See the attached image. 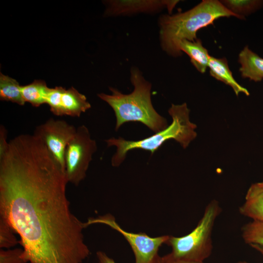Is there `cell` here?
Returning <instances> with one entry per match:
<instances>
[{
  "instance_id": "cell-1",
  "label": "cell",
  "mask_w": 263,
  "mask_h": 263,
  "mask_svg": "<svg viewBox=\"0 0 263 263\" xmlns=\"http://www.w3.org/2000/svg\"><path fill=\"white\" fill-rule=\"evenodd\" d=\"M65 169L35 135L9 142L0 158V215L18 233L29 263H82L84 223L71 211Z\"/></svg>"
},
{
  "instance_id": "cell-2",
  "label": "cell",
  "mask_w": 263,
  "mask_h": 263,
  "mask_svg": "<svg viewBox=\"0 0 263 263\" xmlns=\"http://www.w3.org/2000/svg\"><path fill=\"white\" fill-rule=\"evenodd\" d=\"M231 16L242 19L217 0H204L185 12L163 15L158 20L162 48L172 56H179L182 54L179 48L182 40L195 41L198 30L213 25L219 18Z\"/></svg>"
},
{
  "instance_id": "cell-3",
  "label": "cell",
  "mask_w": 263,
  "mask_h": 263,
  "mask_svg": "<svg viewBox=\"0 0 263 263\" xmlns=\"http://www.w3.org/2000/svg\"><path fill=\"white\" fill-rule=\"evenodd\" d=\"M130 80L133 91L124 94L117 89L110 88L112 94L100 93L98 96L113 109L115 117V130L124 124L139 122L155 133L166 129L168 122L154 109L151 100V84L146 80L139 69L132 67Z\"/></svg>"
},
{
  "instance_id": "cell-4",
  "label": "cell",
  "mask_w": 263,
  "mask_h": 263,
  "mask_svg": "<svg viewBox=\"0 0 263 263\" xmlns=\"http://www.w3.org/2000/svg\"><path fill=\"white\" fill-rule=\"evenodd\" d=\"M169 113L172 119L171 124L154 134L137 141L127 140L119 137L105 140L108 147L114 146L117 150L113 156L111 163L118 167L124 161L128 151L134 149L149 151L153 154L167 140L173 139L186 149L197 136L196 125L189 120L190 110L187 104H171Z\"/></svg>"
},
{
  "instance_id": "cell-5",
  "label": "cell",
  "mask_w": 263,
  "mask_h": 263,
  "mask_svg": "<svg viewBox=\"0 0 263 263\" xmlns=\"http://www.w3.org/2000/svg\"><path fill=\"white\" fill-rule=\"evenodd\" d=\"M222 211L216 200L210 201L196 226L188 234L182 237L169 236L166 244L172 250L173 258L188 261L204 262L211 254L212 233L216 220Z\"/></svg>"
},
{
  "instance_id": "cell-6",
  "label": "cell",
  "mask_w": 263,
  "mask_h": 263,
  "mask_svg": "<svg viewBox=\"0 0 263 263\" xmlns=\"http://www.w3.org/2000/svg\"><path fill=\"white\" fill-rule=\"evenodd\" d=\"M96 150V141L91 138L88 128L84 125L79 126L65 152V171L68 183L77 186L84 179Z\"/></svg>"
},
{
  "instance_id": "cell-7",
  "label": "cell",
  "mask_w": 263,
  "mask_h": 263,
  "mask_svg": "<svg viewBox=\"0 0 263 263\" xmlns=\"http://www.w3.org/2000/svg\"><path fill=\"white\" fill-rule=\"evenodd\" d=\"M94 224H105L121 234L131 246L135 256V263H152L159 255V247L163 244H166L169 238V235L151 237L145 233H134L126 231L110 214L88 219L87 222L84 223L85 227Z\"/></svg>"
},
{
  "instance_id": "cell-8",
  "label": "cell",
  "mask_w": 263,
  "mask_h": 263,
  "mask_svg": "<svg viewBox=\"0 0 263 263\" xmlns=\"http://www.w3.org/2000/svg\"><path fill=\"white\" fill-rule=\"evenodd\" d=\"M77 128L65 121L50 118L37 126L34 135L39 138L65 169V152Z\"/></svg>"
},
{
  "instance_id": "cell-9",
  "label": "cell",
  "mask_w": 263,
  "mask_h": 263,
  "mask_svg": "<svg viewBox=\"0 0 263 263\" xmlns=\"http://www.w3.org/2000/svg\"><path fill=\"white\" fill-rule=\"evenodd\" d=\"M46 104L57 116L79 117L91 107L85 95L73 87L68 89L61 86L50 88Z\"/></svg>"
},
{
  "instance_id": "cell-10",
  "label": "cell",
  "mask_w": 263,
  "mask_h": 263,
  "mask_svg": "<svg viewBox=\"0 0 263 263\" xmlns=\"http://www.w3.org/2000/svg\"><path fill=\"white\" fill-rule=\"evenodd\" d=\"M179 0H110L105 14L107 16L130 15L140 13H151L167 8L169 14Z\"/></svg>"
},
{
  "instance_id": "cell-11",
  "label": "cell",
  "mask_w": 263,
  "mask_h": 263,
  "mask_svg": "<svg viewBox=\"0 0 263 263\" xmlns=\"http://www.w3.org/2000/svg\"><path fill=\"white\" fill-rule=\"evenodd\" d=\"M240 71L243 77L255 82L263 79V58L245 46L239 55Z\"/></svg>"
},
{
  "instance_id": "cell-12",
  "label": "cell",
  "mask_w": 263,
  "mask_h": 263,
  "mask_svg": "<svg viewBox=\"0 0 263 263\" xmlns=\"http://www.w3.org/2000/svg\"><path fill=\"white\" fill-rule=\"evenodd\" d=\"M208 67L209 69L210 75L230 86L236 95H238L241 93L247 96L249 95L248 91L240 85L233 77L225 58H218L210 56Z\"/></svg>"
},
{
  "instance_id": "cell-13",
  "label": "cell",
  "mask_w": 263,
  "mask_h": 263,
  "mask_svg": "<svg viewBox=\"0 0 263 263\" xmlns=\"http://www.w3.org/2000/svg\"><path fill=\"white\" fill-rule=\"evenodd\" d=\"M179 48L182 52L189 56L191 63L199 72H206L210 56L200 39L197 38L193 41L182 40L179 44Z\"/></svg>"
},
{
  "instance_id": "cell-14",
  "label": "cell",
  "mask_w": 263,
  "mask_h": 263,
  "mask_svg": "<svg viewBox=\"0 0 263 263\" xmlns=\"http://www.w3.org/2000/svg\"><path fill=\"white\" fill-rule=\"evenodd\" d=\"M50 88L42 80H35L32 83L21 86V92L25 102L30 103L33 106L38 107L46 104V98Z\"/></svg>"
},
{
  "instance_id": "cell-15",
  "label": "cell",
  "mask_w": 263,
  "mask_h": 263,
  "mask_svg": "<svg viewBox=\"0 0 263 263\" xmlns=\"http://www.w3.org/2000/svg\"><path fill=\"white\" fill-rule=\"evenodd\" d=\"M0 99L11 101L21 106L25 103L22 96L21 86L19 82L1 73L0 74Z\"/></svg>"
},
{
  "instance_id": "cell-16",
  "label": "cell",
  "mask_w": 263,
  "mask_h": 263,
  "mask_svg": "<svg viewBox=\"0 0 263 263\" xmlns=\"http://www.w3.org/2000/svg\"><path fill=\"white\" fill-rule=\"evenodd\" d=\"M240 213L252 220L263 221V192L245 199L239 207Z\"/></svg>"
},
{
  "instance_id": "cell-17",
  "label": "cell",
  "mask_w": 263,
  "mask_h": 263,
  "mask_svg": "<svg viewBox=\"0 0 263 263\" xmlns=\"http://www.w3.org/2000/svg\"><path fill=\"white\" fill-rule=\"evenodd\" d=\"M221 2L227 9L242 19H244V16L259 8L263 3L261 0H224Z\"/></svg>"
},
{
  "instance_id": "cell-18",
  "label": "cell",
  "mask_w": 263,
  "mask_h": 263,
  "mask_svg": "<svg viewBox=\"0 0 263 263\" xmlns=\"http://www.w3.org/2000/svg\"><path fill=\"white\" fill-rule=\"evenodd\" d=\"M241 232L245 243L263 246V221L252 220L245 224L242 226Z\"/></svg>"
},
{
  "instance_id": "cell-19",
  "label": "cell",
  "mask_w": 263,
  "mask_h": 263,
  "mask_svg": "<svg viewBox=\"0 0 263 263\" xmlns=\"http://www.w3.org/2000/svg\"><path fill=\"white\" fill-rule=\"evenodd\" d=\"M14 230L4 219L0 218V247L8 249L19 243Z\"/></svg>"
},
{
  "instance_id": "cell-20",
  "label": "cell",
  "mask_w": 263,
  "mask_h": 263,
  "mask_svg": "<svg viewBox=\"0 0 263 263\" xmlns=\"http://www.w3.org/2000/svg\"><path fill=\"white\" fill-rule=\"evenodd\" d=\"M23 249L17 248L15 249L0 250V263H27L22 258Z\"/></svg>"
},
{
  "instance_id": "cell-21",
  "label": "cell",
  "mask_w": 263,
  "mask_h": 263,
  "mask_svg": "<svg viewBox=\"0 0 263 263\" xmlns=\"http://www.w3.org/2000/svg\"><path fill=\"white\" fill-rule=\"evenodd\" d=\"M9 147V142L7 141V131L6 128L0 125V158L7 151Z\"/></svg>"
},
{
  "instance_id": "cell-22",
  "label": "cell",
  "mask_w": 263,
  "mask_h": 263,
  "mask_svg": "<svg viewBox=\"0 0 263 263\" xmlns=\"http://www.w3.org/2000/svg\"><path fill=\"white\" fill-rule=\"evenodd\" d=\"M152 263H204V262H195L179 260L172 257L169 254L164 256L159 255L155 259Z\"/></svg>"
},
{
  "instance_id": "cell-23",
  "label": "cell",
  "mask_w": 263,
  "mask_h": 263,
  "mask_svg": "<svg viewBox=\"0 0 263 263\" xmlns=\"http://www.w3.org/2000/svg\"><path fill=\"white\" fill-rule=\"evenodd\" d=\"M263 192V181L253 184L247 191L245 199L252 197Z\"/></svg>"
},
{
  "instance_id": "cell-24",
  "label": "cell",
  "mask_w": 263,
  "mask_h": 263,
  "mask_svg": "<svg viewBox=\"0 0 263 263\" xmlns=\"http://www.w3.org/2000/svg\"><path fill=\"white\" fill-rule=\"evenodd\" d=\"M98 263H116L114 261L109 257L105 252L99 251L96 252Z\"/></svg>"
},
{
  "instance_id": "cell-25",
  "label": "cell",
  "mask_w": 263,
  "mask_h": 263,
  "mask_svg": "<svg viewBox=\"0 0 263 263\" xmlns=\"http://www.w3.org/2000/svg\"><path fill=\"white\" fill-rule=\"evenodd\" d=\"M263 255V246L257 244L250 245Z\"/></svg>"
},
{
  "instance_id": "cell-26",
  "label": "cell",
  "mask_w": 263,
  "mask_h": 263,
  "mask_svg": "<svg viewBox=\"0 0 263 263\" xmlns=\"http://www.w3.org/2000/svg\"><path fill=\"white\" fill-rule=\"evenodd\" d=\"M237 263H250L244 261H239L237 262Z\"/></svg>"
}]
</instances>
